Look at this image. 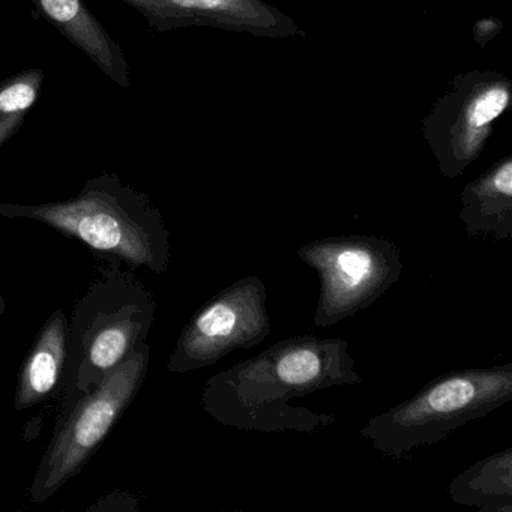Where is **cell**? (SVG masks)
I'll return each instance as SVG.
<instances>
[{
    "instance_id": "3",
    "label": "cell",
    "mask_w": 512,
    "mask_h": 512,
    "mask_svg": "<svg viewBox=\"0 0 512 512\" xmlns=\"http://www.w3.org/2000/svg\"><path fill=\"white\" fill-rule=\"evenodd\" d=\"M155 313L154 295L134 271L122 268L121 260L106 257L71 317L59 415L148 343Z\"/></svg>"
},
{
    "instance_id": "2",
    "label": "cell",
    "mask_w": 512,
    "mask_h": 512,
    "mask_svg": "<svg viewBox=\"0 0 512 512\" xmlns=\"http://www.w3.org/2000/svg\"><path fill=\"white\" fill-rule=\"evenodd\" d=\"M0 217L32 220L82 242L95 253L121 260L130 271L164 274L170 266V233L148 194L116 173L86 181L73 199L40 205L0 203Z\"/></svg>"
},
{
    "instance_id": "11",
    "label": "cell",
    "mask_w": 512,
    "mask_h": 512,
    "mask_svg": "<svg viewBox=\"0 0 512 512\" xmlns=\"http://www.w3.org/2000/svg\"><path fill=\"white\" fill-rule=\"evenodd\" d=\"M460 220L475 239L512 238V157L506 155L464 187Z\"/></svg>"
},
{
    "instance_id": "5",
    "label": "cell",
    "mask_w": 512,
    "mask_h": 512,
    "mask_svg": "<svg viewBox=\"0 0 512 512\" xmlns=\"http://www.w3.org/2000/svg\"><path fill=\"white\" fill-rule=\"evenodd\" d=\"M149 361L151 347L145 343L58 416L28 491L31 502H47L85 469L145 385Z\"/></svg>"
},
{
    "instance_id": "6",
    "label": "cell",
    "mask_w": 512,
    "mask_h": 512,
    "mask_svg": "<svg viewBox=\"0 0 512 512\" xmlns=\"http://www.w3.org/2000/svg\"><path fill=\"white\" fill-rule=\"evenodd\" d=\"M320 281L314 325L331 328L379 301L403 274L397 245L379 236H328L296 251Z\"/></svg>"
},
{
    "instance_id": "4",
    "label": "cell",
    "mask_w": 512,
    "mask_h": 512,
    "mask_svg": "<svg viewBox=\"0 0 512 512\" xmlns=\"http://www.w3.org/2000/svg\"><path fill=\"white\" fill-rule=\"evenodd\" d=\"M511 400L512 364L455 368L374 416L361 434L382 454L403 458L413 449L443 442Z\"/></svg>"
},
{
    "instance_id": "10",
    "label": "cell",
    "mask_w": 512,
    "mask_h": 512,
    "mask_svg": "<svg viewBox=\"0 0 512 512\" xmlns=\"http://www.w3.org/2000/svg\"><path fill=\"white\" fill-rule=\"evenodd\" d=\"M70 320L56 310L38 332L28 355L23 359L17 379L14 407L31 409L61 394L68 356Z\"/></svg>"
},
{
    "instance_id": "1",
    "label": "cell",
    "mask_w": 512,
    "mask_h": 512,
    "mask_svg": "<svg viewBox=\"0 0 512 512\" xmlns=\"http://www.w3.org/2000/svg\"><path fill=\"white\" fill-rule=\"evenodd\" d=\"M362 382L347 341L299 335L209 377L202 406L212 419L236 430L314 433L337 424V418L290 406V400Z\"/></svg>"
},
{
    "instance_id": "15",
    "label": "cell",
    "mask_w": 512,
    "mask_h": 512,
    "mask_svg": "<svg viewBox=\"0 0 512 512\" xmlns=\"http://www.w3.org/2000/svg\"><path fill=\"white\" fill-rule=\"evenodd\" d=\"M5 310H7V304H5L4 296L0 293V316L5 313Z\"/></svg>"
},
{
    "instance_id": "12",
    "label": "cell",
    "mask_w": 512,
    "mask_h": 512,
    "mask_svg": "<svg viewBox=\"0 0 512 512\" xmlns=\"http://www.w3.org/2000/svg\"><path fill=\"white\" fill-rule=\"evenodd\" d=\"M452 502L481 512H512V448L494 452L452 479Z\"/></svg>"
},
{
    "instance_id": "7",
    "label": "cell",
    "mask_w": 512,
    "mask_h": 512,
    "mask_svg": "<svg viewBox=\"0 0 512 512\" xmlns=\"http://www.w3.org/2000/svg\"><path fill=\"white\" fill-rule=\"evenodd\" d=\"M512 98V82L494 71L458 74L422 122L439 172L455 179L484 151Z\"/></svg>"
},
{
    "instance_id": "14",
    "label": "cell",
    "mask_w": 512,
    "mask_h": 512,
    "mask_svg": "<svg viewBox=\"0 0 512 512\" xmlns=\"http://www.w3.org/2000/svg\"><path fill=\"white\" fill-rule=\"evenodd\" d=\"M502 29V20L493 16L482 17V19H479L478 22L473 25V41H475L481 49H484V47L488 46V43H491V41L502 32Z\"/></svg>"
},
{
    "instance_id": "13",
    "label": "cell",
    "mask_w": 512,
    "mask_h": 512,
    "mask_svg": "<svg viewBox=\"0 0 512 512\" xmlns=\"http://www.w3.org/2000/svg\"><path fill=\"white\" fill-rule=\"evenodd\" d=\"M44 71H22L0 83V148L16 136L43 92Z\"/></svg>"
},
{
    "instance_id": "9",
    "label": "cell",
    "mask_w": 512,
    "mask_h": 512,
    "mask_svg": "<svg viewBox=\"0 0 512 512\" xmlns=\"http://www.w3.org/2000/svg\"><path fill=\"white\" fill-rule=\"evenodd\" d=\"M32 4L104 76L121 88H130V68L124 49L86 7L85 0H32Z\"/></svg>"
},
{
    "instance_id": "8",
    "label": "cell",
    "mask_w": 512,
    "mask_h": 512,
    "mask_svg": "<svg viewBox=\"0 0 512 512\" xmlns=\"http://www.w3.org/2000/svg\"><path fill=\"white\" fill-rule=\"evenodd\" d=\"M266 296L265 283L254 275L239 278L212 296L182 329L167 371L202 370L235 350L263 343L272 332Z\"/></svg>"
}]
</instances>
